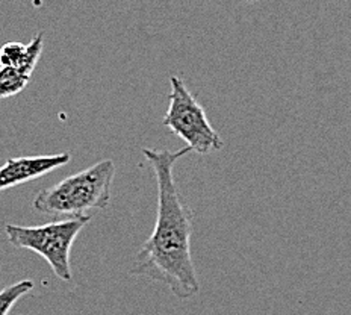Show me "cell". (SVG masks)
<instances>
[{
	"label": "cell",
	"instance_id": "9c48e42d",
	"mask_svg": "<svg viewBox=\"0 0 351 315\" xmlns=\"http://www.w3.org/2000/svg\"><path fill=\"white\" fill-rule=\"evenodd\" d=\"M247 2H258V0H247Z\"/></svg>",
	"mask_w": 351,
	"mask_h": 315
},
{
	"label": "cell",
	"instance_id": "52a82bcc",
	"mask_svg": "<svg viewBox=\"0 0 351 315\" xmlns=\"http://www.w3.org/2000/svg\"><path fill=\"white\" fill-rule=\"evenodd\" d=\"M31 76L16 67H0V99H8L27 86Z\"/></svg>",
	"mask_w": 351,
	"mask_h": 315
},
{
	"label": "cell",
	"instance_id": "3957f363",
	"mask_svg": "<svg viewBox=\"0 0 351 315\" xmlns=\"http://www.w3.org/2000/svg\"><path fill=\"white\" fill-rule=\"evenodd\" d=\"M90 220L91 217L69 218L43 226L6 224L5 233L14 247L27 248L41 255L58 279L69 282L71 281V246Z\"/></svg>",
	"mask_w": 351,
	"mask_h": 315
},
{
	"label": "cell",
	"instance_id": "5b68a950",
	"mask_svg": "<svg viewBox=\"0 0 351 315\" xmlns=\"http://www.w3.org/2000/svg\"><path fill=\"white\" fill-rule=\"evenodd\" d=\"M70 159L71 156L67 152L58 153V155L10 158L5 165L0 167V191L38 179L56 170L58 167L67 165Z\"/></svg>",
	"mask_w": 351,
	"mask_h": 315
},
{
	"label": "cell",
	"instance_id": "7a4b0ae2",
	"mask_svg": "<svg viewBox=\"0 0 351 315\" xmlns=\"http://www.w3.org/2000/svg\"><path fill=\"white\" fill-rule=\"evenodd\" d=\"M114 178V161L104 159L84 172L69 176L60 184L41 189L32 207L40 214L55 217H91L94 212L108 208Z\"/></svg>",
	"mask_w": 351,
	"mask_h": 315
},
{
	"label": "cell",
	"instance_id": "8992f818",
	"mask_svg": "<svg viewBox=\"0 0 351 315\" xmlns=\"http://www.w3.org/2000/svg\"><path fill=\"white\" fill-rule=\"evenodd\" d=\"M44 34L35 35L29 44L23 43H6L0 47V67H16L26 75L32 76L40 56L43 54Z\"/></svg>",
	"mask_w": 351,
	"mask_h": 315
},
{
	"label": "cell",
	"instance_id": "277c9868",
	"mask_svg": "<svg viewBox=\"0 0 351 315\" xmlns=\"http://www.w3.org/2000/svg\"><path fill=\"white\" fill-rule=\"evenodd\" d=\"M170 105L162 124L182 138L191 150L199 155H209L223 149V140L209 123L204 108L188 90L184 79L170 78Z\"/></svg>",
	"mask_w": 351,
	"mask_h": 315
},
{
	"label": "cell",
	"instance_id": "ba28073f",
	"mask_svg": "<svg viewBox=\"0 0 351 315\" xmlns=\"http://www.w3.org/2000/svg\"><path fill=\"white\" fill-rule=\"evenodd\" d=\"M34 290V282L23 279L0 291V315H8L19 300Z\"/></svg>",
	"mask_w": 351,
	"mask_h": 315
},
{
	"label": "cell",
	"instance_id": "6da1fadb",
	"mask_svg": "<svg viewBox=\"0 0 351 315\" xmlns=\"http://www.w3.org/2000/svg\"><path fill=\"white\" fill-rule=\"evenodd\" d=\"M191 149L152 150L143 153L156 176L158 215L152 235L136 253L132 273L170 287L173 294L191 299L200 290L191 256L193 212L182 202L174 180V165Z\"/></svg>",
	"mask_w": 351,
	"mask_h": 315
}]
</instances>
